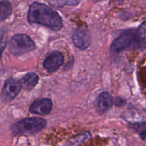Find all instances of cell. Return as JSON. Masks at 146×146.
<instances>
[{"label": "cell", "instance_id": "ba28073f", "mask_svg": "<svg viewBox=\"0 0 146 146\" xmlns=\"http://www.w3.org/2000/svg\"><path fill=\"white\" fill-rule=\"evenodd\" d=\"M52 101L48 98L38 99L30 106V113L36 115H45L50 113L52 109Z\"/></svg>", "mask_w": 146, "mask_h": 146}, {"label": "cell", "instance_id": "8992f818", "mask_svg": "<svg viewBox=\"0 0 146 146\" xmlns=\"http://www.w3.org/2000/svg\"><path fill=\"white\" fill-rule=\"evenodd\" d=\"M72 41L76 47L80 50H85L90 46L91 42V34L86 27H80L74 31Z\"/></svg>", "mask_w": 146, "mask_h": 146}, {"label": "cell", "instance_id": "3957f363", "mask_svg": "<svg viewBox=\"0 0 146 146\" xmlns=\"http://www.w3.org/2000/svg\"><path fill=\"white\" fill-rule=\"evenodd\" d=\"M47 125V121L41 118H29L18 121L11 127L13 134L16 135L35 134L44 129Z\"/></svg>", "mask_w": 146, "mask_h": 146}, {"label": "cell", "instance_id": "6da1fadb", "mask_svg": "<svg viewBox=\"0 0 146 146\" xmlns=\"http://www.w3.org/2000/svg\"><path fill=\"white\" fill-rule=\"evenodd\" d=\"M27 19L31 24L45 26L54 31L63 27L62 19L59 14L46 4L34 2L30 5Z\"/></svg>", "mask_w": 146, "mask_h": 146}, {"label": "cell", "instance_id": "52a82bcc", "mask_svg": "<svg viewBox=\"0 0 146 146\" xmlns=\"http://www.w3.org/2000/svg\"><path fill=\"white\" fill-rule=\"evenodd\" d=\"M64 61V57L62 53L54 51L44 60V67L48 73H54L63 65Z\"/></svg>", "mask_w": 146, "mask_h": 146}, {"label": "cell", "instance_id": "8fae6325", "mask_svg": "<svg viewBox=\"0 0 146 146\" xmlns=\"http://www.w3.org/2000/svg\"><path fill=\"white\" fill-rule=\"evenodd\" d=\"M38 75L35 73H28L26 74L21 80H20V84H21V87L24 89L30 91L32 88L36 86V84L38 82Z\"/></svg>", "mask_w": 146, "mask_h": 146}, {"label": "cell", "instance_id": "5bb4252c", "mask_svg": "<svg viewBox=\"0 0 146 146\" xmlns=\"http://www.w3.org/2000/svg\"><path fill=\"white\" fill-rule=\"evenodd\" d=\"M7 33L3 30V29H1V53L4 51V48L5 47L6 44H7Z\"/></svg>", "mask_w": 146, "mask_h": 146}, {"label": "cell", "instance_id": "30bf717a", "mask_svg": "<svg viewBox=\"0 0 146 146\" xmlns=\"http://www.w3.org/2000/svg\"><path fill=\"white\" fill-rule=\"evenodd\" d=\"M123 118L130 123H146V110H139L132 108L127 110L123 113Z\"/></svg>", "mask_w": 146, "mask_h": 146}, {"label": "cell", "instance_id": "277c9868", "mask_svg": "<svg viewBox=\"0 0 146 146\" xmlns=\"http://www.w3.org/2000/svg\"><path fill=\"white\" fill-rule=\"evenodd\" d=\"M36 48L35 43L27 34H16L10 40L9 51L13 56H19Z\"/></svg>", "mask_w": 146, "mask_h": 146}, {"label": "cell", "instance_id": "5b68a950", "mask_svg": "<svg viewBox=\"0 0 146 146\" xmlns=\"http://www.w3.org/2000/svg\"><path fill=\"white\" fill-rule=\"evenodd\" d=\"M22 88L19 81H17L13 78L7 80L3 86L1 91V101L4 103L11 102L19 94Z\"/></svg>", "mask_w": 146, "mask_h": 146}, {"label": "cell", "instance_id": "2e32d148", "mask_svg": "<svg viewBox=\"0 0 146 146\" xmlns=\"http://www.w3.org/2000/svg\"><path fill=\"white\" fill-rule=\"evenodd\" d=\"M139 135L140 137L141 138V139H143V141H146V126L140 131Z\"/></svg>", "mask_w": 146, "mask_h": 146}, {"label": "cell", "instance_id": "9c48e42d", "mask_svg": "<svg viewBox=\"0 0 146 146\" xmlns=\"http://www.w3.org/2000/svg\"><path fill=\"white\" fill-rule=\"evenodd\" d=\"M114 104L112 96L108 92H102L98 95L96 101V108L98 113L104 114L108 111Z\"/></svg>", "mask_w": 146, "mask_h": 146}, {"label": "cell", "instance_id": "7a4b0ae2", "mask_svg": "<svg viewBox=\"0 0 146 146\" xmlns=\"http://www.w3.org/2000/svg\"><path fill=\"white\" fill-rule=\"evenodd\" d=\"M146 44L141 38L137 29H129L123 33L113 41L111 46V51L113 54H118L129 48L143 49Z\"/></svg>", "mask_w": 146, "mask_h": 146}, {"label": "cell", "instance_id": "4fadbf2b", "mask_svg": "<svg viewBox=\"0 0 146 146\" xmlns=\"http://www.w3.org/2000/svg\"><path fill=\"white\" fill-rule=\"evenodd\" d=\"M137 30H138L141 38L143 40L144 42L146 44V21H144V22L138 27V29Z\"/></svg>", "mask_w": 146, "mask_h": 146}, {"label": "cell", "instance_id": "9a60e30c", "mask_svg": "<svg viewBox=\"0 0 146 146\" xmlns=\"http://www.w3.org/2000/svg\"><path fill=\"white\" fill-rule=\"evenodd\" d=\"M115 104L117 106H120V107L123 106L125 104V101H124L123 98H116V100H115Z\"/></svg>", "mask_w": 146, "mask_h": 146}, {"label": "cell", "instance_id": "7c38bea8", "mask_svg": "<svg viewBox=\"0 0 146 146\" xmlns=\"http://www.w3.org/2000/svg\"><path fill=\"white\" fill-rule=\"evenodd\" d=\"M0 9H1V14H0L1 21H4L11 14L12 7L9 1H0Z\"/></svg>", "mask_w": 146, "mask_h": 146}]
</instances>
